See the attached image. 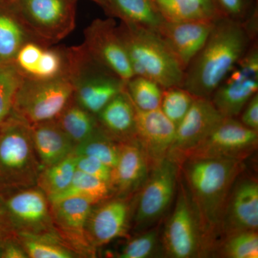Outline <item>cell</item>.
I'll use <instances>...</instances> for the list:
<instances>
[{
    "instance_id": "1",
    "label": "cell",
    "mask_w": 258,
    "mask_h": 258,
    "mask_svg": "<svg viewBox=\"0 0 258 258\" xmlns=\"http://www.w3.org/2000/svg\"><path fill=\"white\" fill-rule=\"evenodd\" d=\"M206 254L217 250L222 238V217L232 186L244 171V161L189 159L180 164Z\"/></svg>"
},
{
    "instance_id": "2",
    "label": "cell",
    "mask_w": 258,
    "mask_h": 258,
    "mask_svg": "<svg viewBox=\"0 0 258 258\" xmlns=\"http://www.w3.org/2000/svg\"><path fill=\"white\" fill-rule=\"evenodd\" d=\"M254 39L243 23L215 19L206 43L185 71L182 87L194 96L210 98Z\"/></svg>"
},
{
    "instance_id": "3",
    "label": "cell",
    "mask_w": 258,
    "mask_h": 258,
    "mask_svg": "<svg viewBox=\"0 0 258 258\" xmlns=\"http://www.w3.org/2000/svg\"><path fill=\"white\" fill-rule=\"evenodd\" d=\"M117 31L134 76L152 80L162 88L182 86L184 71L158 32L123 22Z\"/></svg>"
},
{
    "instance_id": "4",
    "label": "cell",
    "mask_w": 258,
    "mask_h": 258,
    "mask_svg": "<svg viewBox=\"0 0 258 258\" xmlns=\"http://www.w3.org/2000/svg\"><path fill=\"white\" fill-rule=\"evenodd\" d=\"M42 169L30 125L10 114L0 124V193L30 189Z\"/></svg>"
},
{
    "instance_id": "5",
    "label": "cell",
    "mask_w": 258,
    "mask_h": 258,
    "mask_svg": "<svg viewBox=\"0 0 258 258\" xmlns=\"http://www.w3.org/2000/svg\"><path fill=\"white\" fill-rule=\"evenodd\" d=\"M66 74L74 87V99L80 106L97 115L125 89V82L88 53L83 46L64 50Z\"/></svg>"
},
{
    "instance_id": "6",
    "label": "cell",
    "mask_w": 258,
    "mask_h": 258,
    "mask_svg": "<svg viewBox=\"0 0 258 258\" xmlns=\"http://www.w3.org/2000/svg\"><path fill=\"white\" fill-rule=\"evenodd\" d=\"M74 98V87L66 74L49 79L24 77L11 113L32 125L56 119Z\"/></svg>"
},
{
    "instance_id": "7",
    "label": "cell",
    "mask_w": 258,
    "mask_h": 258,
    "mask_svg": "<svg viewBox=\"0 0 258 258\" xmlns=\"http://www.w3.org/2000/svg\"><path fill=\"white\" fill-rule=\"evenodd\" d=\"M76 4V0H14L10 5L33 40L47 45L74 30Z\"/></svg>"
},
{
    "instance_id": "8",
    "label": "cell",
    "mask_w": 258,
    "mask_h": 258,
    "mask_svg": "<svg viewBox=\"0 0 258 258\" xmlns=\"http://www.w3.org/2000/svg\"><path fill=\"white\" fill-rule=\"evenodd\" d=\"M258 131L252 130L235 118H225L195 147L185 153V159H226L244 161L257 149Z\"/></svg>"
},
{
    "instance_id": "9",
    "label": "cell",
    "mask_w": 258,
    "mask_h": 258,
    "mask_svg": "<svg viewBox=\"0 0 258 258\" xmlns=\"http://www.w3.org/2000/svg\"><path fill=\"white\" fill-rule=\"evenodd\" d=\"M257 91L258 47L254 41L210 98L225 118H235Z\"/></svg>"
},
{
    "instance_id": "10",
    "label": "cell",
    "mask_w": 258,
    "mask_h": 258,
    "mask_svg": "<svg viewBox=\"0 0 258 258\" xmlns=\"http://www.w3.org/2000/svg\"><path fill=\"white\" fill-rule=\"evenodd\" d=\"M162 240L163 249L169 257L206 255L198 219L183 183H180L175 208L166 222Z\"/></svg>"
},
{
    "instance_id": "11",
    "label": "cell",
    "mask_w": 258,
    "mask_h": 258,
    "mask_svg": "<svg viewBox=\"0 0 258 258\" xmlns=\"http://www.w3.org/2000/svg\"><path fill=\"white\" fill-rule=\"evenodd\" d=\"M179 166L169 158L154 166L141 188L134 222L138 230L146 229L166 211L174 198Z\"/></svg>"
},
{
    "instance_id": "12",
    "label": "cell",
    "mask_w": 258,
    "mask_h": 258,
    "mask_svg": "<svg viewBox=\"0 0 258 258\" xmlns=\"http://www.w3.org/2000/svg\"><path fill=\"white\" fill-rule=\"evenodd\" d=\"M3 208L15 234L55 235L48 199L41 190H20L3 195Z\"/></svg>"
},
{
    "instance_id": "13",
    "label": "cell",
    "mask_w": 258,
    "mask_h": 258,
    "mask_svg": "<svg viewBox=\"0 0 258 258\" xmlns=\"http://www.w3.org/2000/svg\"><path fill=\"white\" fill-rule=\"evenodd\" d=\"M83 46L93 58L127 82L134 77L113 19H96L84 31Z\"/></svg>"
},
{
    "instance_id": "14",
    "label": "cell",
    "mask_w": 258,
    "mask_h": 258,
    "mask_svg": "<svg viewBox=\"0 0 258 258\" xmlns=\"http://www.w3.org/2000/svg\"><path fill=\"white\" fill-rule=\"evenodd\" d=\"M224 118L210 98L196 97L187 113L176 126L167 158L179 164L185 153L200 143Z\"/></svg>"
},
{
    "instance_id": "15",
    "label": "cell",
    "mask_w": 258,
    "mask_h": 258,
    "mask_svg": "<svg viewBox=\"0 0 258 258\" xmlns=\"http://www.w3.org/2000/svg\"><path fill=\"white\" fill-rule=\"evenodd\" d=\"M258 228V184L253 178H237L222 217V238Z\"/></svg>"
},
{
    "instance_id": "16",
    "label": "cell",
    "mask_w": 258,
    "mask_h": 258,
    "mask_svg": "<svg viewBox=\"0 0 258 258\" xmlns=\"http://www.w3.org/2000/svg\"><path fill=\"white\" fill-rule=\"evenodd\" d=\"M134 108L136 139L143 149L152 169L167 157L175 137L176 127L160 108L146 111L135 106Z\"/></svg>"
},
{
    "instance_id": "17",
    "label": "cell",
    "mask_w": 258,
    "mask_h": 258,
    "mask_svg": "<svg viewBox=\"0 0 258 258\" xmlns=\"http://www.w3.org/2000/svg\"><path fill=\"white\" fill-rule=\"evenodd\" d=\"M215 20L181 23L165 21L158 30L184 72L206 43Z\"/></svg>"
},
{
    "instance_id": "18",
    "label": "cell",
    "mask_w": 258,
    "mask_h": 258,
    "mask_svg": "<svg viewBox=\"0 0 258 258\" xmlns=\"http://www.w3.org/2000/svg\"><path fill=\"white\" fill-rule=\"evenodd\" d=\"M50 214L54 227L75 247L91 252L92 247L86 237V224L92 211L91 200L69 198L50 203Z\"/></svg>"
},
{
    "instance_id": "19",
    "label": "cell",
    "mask_w": 258,
    "mask_h": 258,
    "mask_svg": "<svg viewBox=\"0 0 258 258\" xmlns=\"http://www.w3.org/2000/svg\"><path fill=\"white\" fill-rule=\"evenodd\" d=\"M152 170V166L137 139L119 143V157L112 169L111 189L120 195H129L141 189Z\"/></svg>"
},
{
    "instance_id": "20",
    "label": "cell",
    "mask_w": 258,
    "mask_h": 258,
    "mask_svg": "<svg viewBox=\"0 0 258 258\" xmlns=\"http://www.w3.org/2000/svg\"><path fill=\"white\" fill-rule=\"evenodd\" d=\"M128 207L123 200H113L91 211L86 224V237L93 246H101L124 235Z\"/></svg>"
},
{
    "instance_id": "21",
    "label": "cell",
    "mask_w": 258,
    "mask_h": 258,
    "mask_svg": "<svg viewBox=\"0 0 258 258\" xmlns=\"http://www.w3.org/2000/svg\"><path fill=\"white\" fill-rule=\"evenodd\" d=\"M135 108L125 89L97 114L98 127L115 142L136 139Z\"/></svg>"
},
{
    "instance_id": "22",
    "label": "cell",
    "mask_w": 258,
    "mask_h": 258,
    "mask_svg": "<svg viewBox=\"0 0 258 258\" xmlns=\"http://www.w3.org/2000/svg\"><path fill=\"white\" fill-rule=\"evenodd\" d=\"M34 147L42 169L62 161L74 152L76 144L56 119L30 125Z\"/></svg>"
},
{
    "instance_id": "23",
    "label": "cell",
    "mask_w": 258,
    "mask_h": 258,
    "mask_svg": "<svg viewBox=\"0 0 258 258\" xmlns=\"http://www.w3.org/2000/svg\"><path fill=\"white\" fill-rule=\"evenodd\" d=\"M120 22L158 32L166 21L153 0H103L100 5Z\"/></svg>"
},
{
    "instance_id": "24",
    "label": "cell",
    "mask_w": 258,
    "mask_h": 258,
    "mask_svg": "<svg viewBox=\"0 0 258 258\" xmlns=\"http://www.w3.org/2000/svg\"><path fill=\"white\" fill-rule=\"evenodd\" d=\"M31 40L10 5H0V63L13 62L20 47Z\"/></svg>"
},
{
    "instance_id": "25",
    "label": "cell",
    "mask_w": 258,
    "mask_h": 258,
    "mask_svg": "<svg viewBox=\"0 0 258 258\" xmlns=\"http://www.w3.org/2000/svg\"><path fill=\"white\" fill-rule=\"evenodd\" d=\"M56 120L76 145L91 137L99 129L95 115L80 106L74 98Z\"/></svg>"
},
{
    "instance_id": "26",
    "label": "cell",
    "mask_w": 258,
    "mask_h": 258,
    "mask_svg": "<svg viewBox=\"0 0 258 258\" xmlns=\"http://www.w3.org/2000/svg\"><path fill=\"white\" fill-rule=\"evenodd\" d=\"M111 188L102 180L77 170L71 184L63 191L48 199L49 203H55L69 198H83L97 204L106 199L111 192Z\"/></svg>"
},
{
    "instance_id": "27",
    "label": "cell",
    "mask_w": 258,
    "mask_h": 258,
    "mask_svg": "<svg viewBox=\"0 0 258 258\" xmlns=\"http://www.w3.org/2000/svg\"><path fill=\"white\" fill-rule=\"evenodd\" d=\"M76 171V154L74 152L62 161L42 169L37 185L47 198H50L69 186Z\"/></svg>"
},
{
    "instance_id": "28",
    "label": "cell",
    "mask_w": 258,
    "mask_h": 258,
    "mask_svg": "<svg viewBox=\"0 0 258 258\" xmlns=\"http://www.w3.org/2000/svg\"><path fill=\"white\" fill-rule=\"evenodd\" d=\"M17 239L28 257L72 258L75 253L66 247L55 235H36L31 234H15Z\"/></svg>"
},
{
    "instance_id": "29",
    "label": "cell",
    "mask_w": 258,
    "mask_h": 258,
    "mask_svg": "<svg viewBox=\"0 0 258 258\" xmlns=\"http://www.w3.org/2000/svg\"><path fill=\"white\" fill-rule=\"evenodd\" d=\"M164 20L170 23L211 20L216 17L192 0H153ZM219 18V17H218Z\"/></svg>"
},
{
    "instance_id": "30",
    "label": "cell",
    "mask_w": 258,
    "mask_h": 258,
    "mask_svg": "<svg viewBox=\"0 0 258 258\" xmlns=\"http://www.w3.org/2000/svg\"><path fill=\"white\" fill-rule=\"evenodd\" d=\"M74 152L77 155L96 158L113 169L119 157V143H115L99 128L91 137L77 144Z\"/></svg>"
},
{
    "instance_id": "31",
    "label": "cell",
    "mask_w": 258,
    "mask_h": 258,
    "mask_svg": "<svg viewBox=\"0 0 258 258\" xmlns=\"http://www.w3.org/2000/svg\"><path fill=\"white\" fill-rule=\"evenodd\" d=\"M125 91L139 109L148 111L160 108L163 88L152 80L134 76L125 82Z\"/></svg>"
},
{
    "instance_id": "32",
    "label": "cell",
    "mask_w": 258,
    "mask_h": 258,
    "mask_svg": "<svg viewBox=\"0 0 258 258\" xmlns=\"http://www.w3.org/2000/svg\"><path fill=\"white\" fill-rule=\"evenodd\" d=\"M24 77L13 61L0 63V124L11 113L15 96Z\"/></svg>"
},
{
    "instance_id": "33",
    "label": "cell",
    "mask_w": 258,
    "mask_h": 258,
    "mask_svg": "<svg viewBox=\"0 0 258 258\" xmlns=\"http://www.w3.org/2000/svg\"><path fill=\"white\" fill-rule=\"evenodd\" d=\"M195 98L182 86L163 88L161 111L176 127L187 113Z\"/></svg>"
},
{
    "instance_id": "34",
    "label": "cell",
    "mask_w": 258,
    "mask_h": 258,
    "mask_svg": "<svg viewBox=\"0 0 258 258\" xmlns=\"http://www.w3.org/2000/svg\"><path fill=\"white\" fill-rule=\"evenodd\" d=\"M224 257L229 258H257V231H246L225 237L217 249Z\"/></svg>"
},
{
    "instance_id": "35",
    "label": "cell",
    "mask_w": 258,
    "mask_h": 258,
    "mask_svg": "<svg viewBox=\"0 0 258 258\" xmlns=\"http://www.w3.org/2000/svg\"><path fill=\"white\" fill-rule=\"evenodd\" d=\"M66 70L64 50L44 47L41 55L30 77L32 79H49L63 74Z\"/></svg>"
},
{
    "instance_id": "36",
    "label": "cell",
    "mask_w": 258,
    "mask_h": 258,
    "mask_svg": "<svg viewBox=\"0 0 258 258\" xmlns=\"http://www.w3.org/2000/svg\"><path fill=\"white\" fill-rule=\"evenodd\" d=\"M159 250L158 231H147L127 242L118 257L121 258H148L154 257Z\"/></svg>"
},
{
    "instance_id": "37",
    "label": "cell",
    "mask_w": 258,
    "mask_h": 258,
    "mask_svg": "<svg viewBox=\"0 0 258 258\" xmlns=\"http://www.w3.org/2000/svg\"><path fill=\"white\" fill-rule=\"evenodd\" d=\"M222 16L244 23L257 10V0H213Z\"/></svg>"
},
{
    "instance_id": "38",
    "label": "cell",
    "mask_w": 258,
    "mask_h": 258,
    "mask_svg": "<svg viewBox=\"0 0 258 258\" xmlns=\"http://www.w3.org/2000/svg\"><path fill=\"white\" fill-rule=\"evenodd\" d=\"M76 167L77 170L98 178L109 185L111 183V168L96 158L76 154Z\"/></svg>"
},
{
    "instance_id": "39",
    "label": "cell",
    "mask_w": 258,
    "mask_h": 258,
    "mask_svg": "<svg viewBox=\"0 0 258 258\" xmlns=\"http://www.w3.org/2000/svg\"><path fill=\"white\" fill-rule=\"evenodd\" d=\"M242 110L241 123L252 130L258 131V94L254 95Z\"/></svg>"
},
{
    "instance_id": "40",
    "label": "cell",
    "mask_w": 258,
    "mask_h": 258,
    "mask_svg": "<svg viewBox=\"0 0 258 258\" xmlns=\"http://www.w3.org/2000/svg\"><path fill=\"white\" fill-rule=\"evenodd\" d=\"M28 256L19 242L16 236H12L5 239L3 242L2 258H28Z\"/></svg>"
},
{
    "instance_id": "41",
    "label": "cell",
    "mask_w": 258,
    "mask_h": 258,
    "mask_svg": "<svg viewBox=\"0 0 258 258\" xmlns=\"http://www.w3.org/2000/svg\"><path fill=\"white\" fill-rule=\"evenodd\" d=\"M15 235L14 230L10 225L4 208H0V240Z\"/></svg>"
},
{
    "instance_id": "42",
    "label": "cell",
    "mask_w": 258,
    "mask_h": 258,
    "mask_svg": "<svg viewBox=\"0 0 258 258\" xmlns=\"http://www.w3.org/2000/svg\"><path fill=\"white\" fill-rule=\"evenodd\" d=\"M192 1L197 2V3L203 5L205 9L208 10L211 14L216 17V18L222 16L217 10L216 5H215L213 0H192Z\"/></svg>"
},
{
    "instance_id": "43",
    "label": "cell",
    "mask_w": 258,
    "mask_h": 258,
    "mask_svg": "<svg viewBox=\"0 0 258 258\" xmlns=\"http://www.w3.org/2000/svg\"><path fill=\"white\" fill-rule=\"evenodd\" d=\"M14 0H0V5H8L13 3Z\"/></svg>"
},
{
    "instance_id": "44",
    "label": "cell",
    "mask_w": 258,
    "mask_h": 258,
    "mask_svg": "<svg viewBox=\"0 0 258 258\" xmlns=\"http://www.w3.org/2000/svg\"><path fill=\"white\" fill-rule=\"evenodd\" d=\"M4 240H0V258H2V254H3V242Z\"/></svg>"
},
{
    "instance_id": "45",
    "label": "cell",
    "mask_w": 258,
    "mask_h": 258,
    "mask_svg": "<svg viewBox=\"0 0 258 258\" xmlns=\"http://www.w3.org/2000/svg\"><path fill=\"white\" fill-rule=\"evenodd\" d=\"M3 207V197L2 194L0 193V208Z\"/></svg>"
},
{
    "instance_id": "46",
    "label": "cell",
    "mask_w": 258,
    "mask_h": 258,
    "mask_svg": "<svg viewBox=\"0 0 258 258\" xmlns=\"http://www.w3.org/2000/svg\"><path fill=\"white\" fill-rule=\"evenodd\" d=\"M91 1L95 2V3H98V5H101L103 0H91Z\"/></svg>"
}]
</instances>
